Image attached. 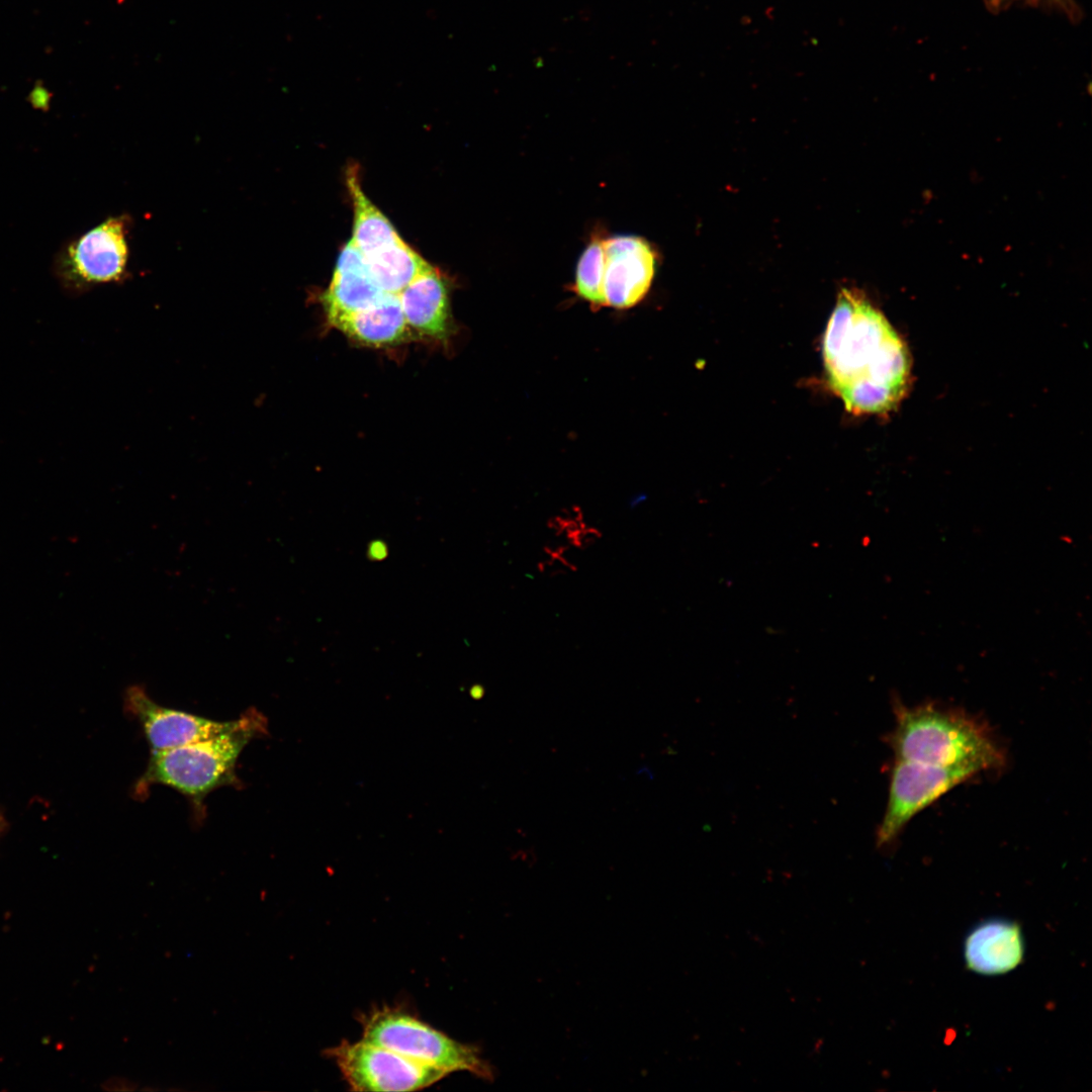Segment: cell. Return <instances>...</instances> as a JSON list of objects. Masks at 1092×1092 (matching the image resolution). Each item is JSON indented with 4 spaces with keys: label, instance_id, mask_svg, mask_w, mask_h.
<instances>
[{
    "label": "cell",
    "instance_id": "obj_1",
    "mask_svg": "<svg viewBox=\"0 0 1092 1092\" xmlns=\"http://www.w3.org/2000/svg\"><path fill=\"white\" fill-rule=\"evenodd\" d=\"M828 383L855 415L884 414L905 396L907 348L887 318L859 292L843 288L823 340Z\"/></svg>",
    "mask_w": 1092,
    "mask_h": 1092
},
{
    "label": "cell",
    "instance_id": "obj_2",
    "mask_svg": "<svg viewBox=\"0 0 1092 1092\" xmlns=\"http://www.w3.org/2000/svg\"><path fill=\"white\" fill-rule=\"evenodd\" d=\"M896 725L887 736L896 759L967 769L975 775L1001 768L1004 752L978 720L935 704H895Z\"/></svg>",
    "mask_w": 1092,
    "mask_h": 1092
},
{
    "label": "cell",
    "instance_id": "obj_3",
    "mask_svg": "<svg viewBox=\"0 0 1092 1092\" xmlns=\"http://www.w3.org/2000/svg\"><path fill=\"white\" fill-rule=\"evenodd\" d=\"M268 734L267 718L250 708L225 731L171 749L151 752L133 794L145 798L153 785H163L185 796L202 816L206 796L221 787H240L236 765L254 738Z\"/></svg>",
    "mask_w": 1092,
    "mask_h": 1092
},
{
    "label": "cell",
    "instance_id": "obj_4",
    "mask_svg": "<svg viewBox=\"0 0 1092 1092\" xmlns=\"http://www.w3.org/2000/svg\"><path fill=\"white\" fill-rule=\"evenodd\" d=\"M359 1021L366 1041L448 1074L468 1072L486 1081L494 1077L477 1046L457 1041L405 1011L383 1007L363 1014Z\"/></svg>",
    "mask_w": 1092,
    "mask_h": 1092
},
{
    "label": "cell",
    "instance_id": "obj_5",
    "mask_svg": "<svg viewBox=\"0 0 1092 1092\" xmlns=\"http://www.w3.org/2000/svg\"><path fill=\"white\" fill-rule=\"evenodd\" d=\"M130 221L126 214L108 217L59 249L53 273L66 294L78 296L128 276Z\"/></svg>",
    "mask_w": 1092,
    "mask_h": 1092
},
{
    "label": "cell",
    "instance_id": "obj_6",
    "mask_svg": "<svg viewBox=\"0 0 1092 1092\" xmlns=\"http://www.w3.org/2000/svg\"><path fill=\"white\" fill-rule=\"evenodd\" d=\"M353 1091H416L449 1075L384 1046L366 1041H342L326 1051Z\"/></svg>",
    "mask_w": 1092,
    "mask_h": 1092
},
{
    "label": "cell",
    "instance_id": "obj_7",
    "mask_svg": "<svg viewBox=\"0 0 1092 1092\" xmlns=\"http://www.w3.org/2000/svg\"><path fill=\"white\" fill-rule=\"evenodd\" d=\"M974 776L967 769L896 759L886 811L876 832L877 846L891 844L918 812Z\"/></svg>",
    "mask_w": 1092,
    "mask_h": 1092
},
{
    "label": "cell",
    "instance_id": "obj_8",
    "mask_svg": "<svg viewBox=\"0 0 1092 1092\" xmlns=\"http://www.w3.org/2000/svg\"><path fill=\"white\" fill-rule=\"evenodd\" d=\"M124 710L139 723L151 752L212 737L228 730L234 723V720L215 721L161 706L140 685L126 689Z\"/></svg>",
    "mask_w": 1092,
    "mask_h": 1092
},
{
    "label": "cell",
    "instance_id": "obj_9",
    "mask_svg": "<svg viewBox=\"0 0 1092 1092\" xmlns=\"http://www.w3.org/2000/svg\"><path fill=\"white\" fill-rule=\"evenodd\" d=\"M606 306L633 307L647 294L655 275L656 254L643 238L631 235L604 239Z\"/></svg>",
    "mask_w": 1092,
    "mask_h": 1092
},
{
    "label": "cell",
    "instance_id": "obj_10",
    "mask_svg": "<svg viewBox=\"0 0 1092 1092\" xmlns=\"http://www.w3.org/2000/svg\"><path fill=\"white\" fill-rule=\"evenodd\" d=\"M1025 942L1020 925L1002 917L977 923L964 940L968 970L982 976H999L1015 970L1023 961Z\"/></svg>",
    "mask_w": 1092,
    "mask_h": 1092
},
{
    "label": "cell",
    "instance_id": "obj_11",
    "mask_svg": "<svg viewBox=\"0 0 1092 1092\" xmlns=\"http://www.w3.org/2000/svg\"><path fill=\"white\" fill-rule=\"evenodd\" d=\"M400 305L411 331L433 340L446 341L451 334L448 284L432 265L399 293Z\"/></svg>",
    "mask_w": 1092,
    "mask_h": 1092
},
{
    "label": "cell",
    "instance_id": "obj_12",
    "mask_svg": "<svg viewBox=\"0 0 1092 1092\" xmlns=\"http://www.w3.org/2000/svg\"><path fill=\"white\" fill-rule=\"evenodd\" d=\"M385 294L370 277L363 255L350 241L341 250L332 281L321 301L330 323L372 305Z\"/></svg>",
    "mask_w": 1092,
    "mask_h": 1092
},
{
    "label": "cell",
    "instance_id": "obj_13",
    "mask_svg": "<svg viewBox=\"0 0 1092 1092\" xmlns=\"http://www.w3.org/2000/svg\"><path fill=\"white\" fill-rule=\"evenodd\" d=\"M351 340L370 347L400 344L411 336L398 295L385 294L372 305L329 323Z\"/></svg>",
    "mask_w": 1092,
    "mask_h": 1092
},
{
    "label": "cell",
    "instance_id": "obj_14",
    "mask_svg": "<svg viewBox=\"0 0 1092 1092\" xmlns=\"http://www.w3.org/2000/svg\"><path fill=\"white\" fill-rule=\"evenodd\" d=\"M346 181L354 210L351 242L363 257L400 242L401 238L393 225L364 193L356 165L348 168Z\"/></svg>",
    "mask_w": 1092,
    "mask_h": 1092
},
{
    "label": "cell",
    "instance_id": "obj_15",
    "mask_svg": "<svg viewBox=\"0 0 1092 1092\" xmlns=\"http://www.w3.org/2000/svg\"><path fill=\"white\" fill-rule=\"evenodd\" d=\"M366 269L375 284L387 294L398 293L430 266L402 240L386 249L364 257Z\"/></svg>",
    "mask_w": 1092,
    "mask_h": 1092
},
{
    "label": "cell",
    "instance_id": "obj_16",
    "mask_svg": "<svg viewBox=\"0 0 1092 1092\" xmlns=\"http://www.w3.org/2000/svg\"><path fill=\"white\" fill-rule=\"evenodd\" d=\"M604 239L600 234L592 237L578 260L573 285L574 292L597 309L606 306Z\"/></svg>",
    "mask_w": 1092,
    "mask_h": 1092
},
{
    "label": "cell",
    "instance_id": "obj_17",
    "mask_svg": "<svg viewBox=\"0 0 1092 1092\" xmlns=\"http://www.w3.org/2000/svg\"><path fill=\"white\" fill-rule=\"evenodd\" d=\"M566 538L569 544L574 545L577 548L584 549L597 542L601 538V533L596 528H587L585 526L576 534L569 537L566 536Z\"/></svg>",
    "mask_w": 1092,
    "mask_h": 1092
},
{
    "label": "cell",
    "instance_id": "obj_18",
    "mask_svg": "<svg viewBox=\"0 0 1092 1092\" xmlns=\"http://www.w3.org/2000/svg\"><path fill=\"white\" fill-rule=\"evenodd\" d=\"M565 523L566 522L563 519H561L559 516L558 517H553V518L549 519L548 527L550 529H552L557 535H560V534L563 533Z\"/></svg>",
    "mask_w": 1092,
    "mask_h": 1092
},
{
    "label": "cell",
    "instance_id": "obj_19",
    "mask_svg": "<svg viewBox=\"0 0 1092 1092\" xmlns=\"http://www.w3.org/2000/svg\"><path fill=\"white\" fill-rule=\"evenodd\" d=\"M483 690L480 687H474L471 691L473 697L477 698L482 695Z\"/></svg>",
    "mask_w": 1092,
    "mask_h": 1092
},
{
    "label": "cell",
    "instance_id": "obj_20",
    "mask_svg": "<svg viewBox=\"0 0 1092 1092\" xmlns=\"http://www.w3.org/2000/svg\"><path fill=\"white\" fill-rule=\"evenodd\" d=\"M4 827H5V822H4L3 818L0 816V833L2 832Z\"/></svg>",
    "mask_w": 1092,
    "mask_h": 1092
}]
</instances>
